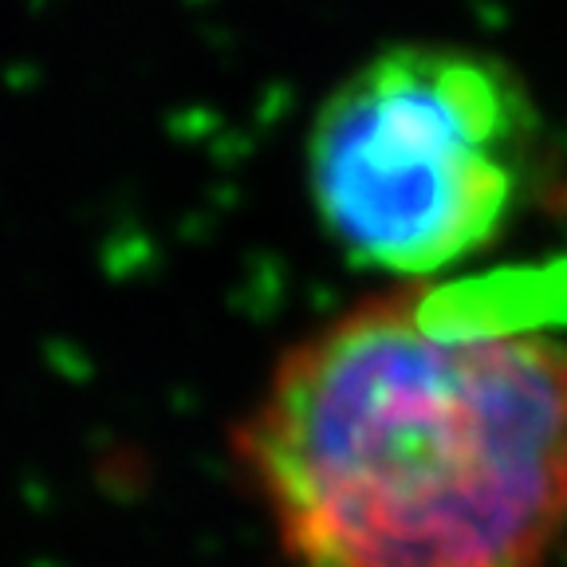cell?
Returning a JSON list of instances; mask_svg holds the SVG:
<instances>
[{
  "instance_id": "cell-1",
  "label": "cell",
  "mask_w": 567,
  "mask_h": 567,
  "mask_svg": "<svg viewBox=\"0 0 567 567\" xmlns=\"http://www.w3.org/2000/svg\"><path fill=\"white\" fill-rule=\"evenodd\" d=\"M229 445L288 567H551L567 339L399 284L288 347Z\"/></svg>"
},
{
  "instance_id": "cell-2",
  "label": "cell",
  "mask_w": 567,
  "mask_h": 567,
  "mask_svg": "<svg viewBox=\"0 0 567 567\" xmlns=\"http://www.w3.org/2000/svg\"><path fill=\"white\" fill-rule=\"evenodd\" d=\"M540 106L481 48L390 44L328 91L308 131V194L367 272L430 280L513 229L536 189Z\"/></svg>"
}]
</instances>
